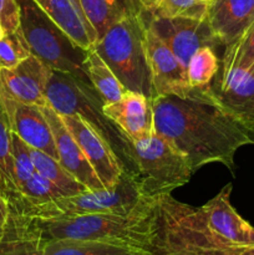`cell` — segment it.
I'll use <instances>...</instances> for the list:
<instances>
[{
	"label": "cell",
	"instance_id": "26",
	"mask_svg": "<svg viewBox=\"0 0 254 255\" xmlns=\"http://www.w3.org/2000/svg\"><path fill=\"white\" fill-rule=\"evenodd\" d=\"M11 138L12 131L9 115L0 97V191L4 196L15 192L12 179Z\"/></svg>",
	"mask_w": 254,
	"mask_h": 255
},
{
	"label": "cell",
	"instance_id": "17",
	"mask_svg": "<svg viewBox=\"0 0 254 255\" xmlns=\"http://www.w3.org/2000/svg\"><path fill=\"white\" fill-rule=\"evenodd\" d=\"M1 101L9 115L11 131L27 146L57 159L52 131L41 107L21 104L5 97H1Z\"/></svg>",
	"mask_w": 254,
	"mask_h": 255
},
{
	"label": "cell",
	"instance_id": "7",
	"mask_svg": "<svg viewBox=\"0 0 254 255\" xmlns=\"http://www.w3.org/2000/svg\"><path fill=\"white\" fill-rule=\"evenodd\" d=\"M46 99L49 106L57 114L79 116L90 122L109 141L126 166L127 138L105 116L102 112L105 102L91 85L69 72L51 69Z\"/></svg>",
	"mask_w": 254,
	"mask_h": 255
},
{
	"label": "cell",
	"instance_id": "21",
	"mask_svg": "<svg viewBox=\"0 0 254 255\" xmlns=\"http://www.w3.org/2000/svg\"><path fill=\"white\" fill-rule=\"evenodd\" d=\"M45 255H152L148 249L96 241L54 239L49 241Z\"/></svg>",
	"mask_w": 254,
	"mask_h": 255
},
{
	"label": "cell",
	"instance_id": "5",
	"mask_svg": "<svg viewBox=\"0 0 254 255\" xmlns=\"http://www.w3.org/2000/svg\"><path fill=\"white\" fill-rule=\"evenodd\" d=\"M126 159L127 169L136 174L143 194L151 198L171 194L193 174L186 156L157 132L138 142L127 139Z\"/></svg>",
	"mask_w": 254,
	"mask_h": 255
},
{
	"label": "cell",
	"instance_id": "12",
	"mask_svg": "<svg viewBox=\"0 0 254 255\" xmlns=\"http://www.w3.org/2000/svg\"><path fill=\"white\" fill-rule=\"evenodd\" d=\"M51 69L34 55L12 69H0V96L21 104L47 106L46 87Z\"/></svg>",
	"mask_w": 254,
	"mask_h": 255
},
{
	"label": "cell",
	"instance_id": "32",
	"mask_svg": "<svg viewBox=\"0 0 254 255\" xmlns=\"http://www.w3.org/2000/svg\"><path fill=\"white\" fill-rule=\"evenodd\" d=\"M132 7L137 11H144L147 14H153L162 2V0H129Z\"/></svg>",
	"mask_w": 254,
	"mask_h": 255
},
{
	"label": "cell",
	"instance_id": "27",
	"mask_svg": "<svg viewBox=\"0 0 254 255\" xmlns=\"http://www.w3.org/2000/svg\"><path fill=\"white\" fill-rule=\"evenodd\" d=\"M252 65H254V24L226 46L221 69H249Z\"/></svg>",
	"mask_w": 254,
	"mask_h": 255
},
{
	"label": "cell",
	"instance_id": "31",
	"mask_svg": "<svg viewBox=\"0 0 254 255\" xmlns=\"http://www.w3.org/2000/svg\"><path fill=\"white\" fill-rule=\"evenodd\" d=\"M0 22L6 32L19 29V6L16 0H0Z\"/></svg>",
	"mask_w": 254,
	"mask_h": 255
},
{
	"label": "cell",
	"instance_id": "1",
	"mask_svg": "<svg viewBox=\"0 0 254 255\" xmlns=\"http://www.w3.org/2000/svg\"><path fill=\"white\" fill-rule=\"evenodd\" d=\"M152 107L156 132L186 156L193 173L217 162L233 172L237 151L254 144V134L221 104L211 84L192 87L183 99L154 97Z\"/></svg>",
	"mask_w": 254,
	"mask_h": 255
},
{
	"label": "cell",
	"instance_id": "34",
	"mask_svg": "<svg viewBox=\"0 0 254 255\" xmlns=\"http://www.w3.org/2000/svg\"><path fill=\"white\" fill-rule=\"evenodd\" d=\"M223 251L227 255H254V246L253 247H229L223 244Z\"/></svg>",
	"mask_w": 254,
	"mask_h": 255
},
{
	"label": "cell",
	"instance_id": "15",
	"mask_svg": "<svg viewBox=\"0 0 254 255\" xmlns=\"http://www.w3.org/2000/svg\"><path fill=\"white\" fill-rule=\"evenodd\" d=\"M221 104L254 134V65L249 69H222L211 85Z\"/></svg>",
	"mask_w": 254,
	"mask_h": 255
},
{
	"label": "cell",
	"instance_id": "22",
	"mask_svg": "<svg viewBox=\"0 0 254 255\" xmlns=\"http://www.w3.org/2000/svg\"><path fill=\"white\" fill-rule=\"evenodd\" d=\"M85 71L90 84L96 90L105 104L116 102L127 91L111 67L106 64V61L100 56L94 47L87 50Z\"/></svg>",
	"mask_w": 254,
	"mask_h": 255
},
{
	"label": "cell",
	"instance_id": "4",
	"mask_svg": "<svg viewBox=\"0 0 254 255\" xmlns=\"http://www.w3.org/2000/svg\"><path fill=\"white\" fill-rule=\"evenodd\" d=\"M148 15L129 11L100 37L94 49L111 67L125 89L153 99L146 47Z\"/></svg>",
	"mask_w": 254,
	"mask_h": 255
},
{
	"label": "cell",
	"instance_id": "29",
	"mask_svg": "<svg viewBox=\"0 0 254 255\" xmlns=\"http://www.w3.org/2000/svg\"><path fill=\"white\" fill-rule=\"evenodd\" d=\"M31 55L20 29L6 32L0 40V69H12Z\"/></svg>",
	"mask_w": 254,
	"mask_h": 255
},
{
	"label": "cell",
	"instance_id": "37",
	"mask_svg": "<svg viewBox=\"0 0 254 255\" xmlns=\"http://www.w3.org/2000/svg\"><path fill=\"white\" fill-rule=\"evenodd\" d=\"M208 1H211V0H208Z\"/></svg>",
	"mask_w": 254,
	"mask_h": 255
},
{
	"label": "cell",
	"instance_id": "10",
	"mask_svg": "<svg viewBox=\"0 0 254 255\" xmlns=\"http://www.w3.org/2000/svg\"><path fill=\"white\" fill-rule=\"evenodd\" d=\"M232 184L199 208L207 228L214 238L229 247H253L254 227L246 221L231 203Z\"/></svg>",
	"mask_w": 254,
	"mask_h": 255
},
{
	"label": "cell",
	"instance_id": "6",
	"mask_svg": "<svg viewBox=\"0 0 254 255\" xmlns=\"http://www.w3.org/2000/svg\"><path fill=\"white\" fill-rule=\"evenodd\" d=\"M16 2L19 29L31 55L50 69L69 72L90 84L85 71L87 50L75 44L35 0H16Z\"/></svg>",
	"mask_w": 254,
	"mask_h": 255
},
{
	"label": "cell",
	"instance_id": "23",
	"mask_svg": "<svg viewBox=\"0 0 254 255\" xmlns=\"http://www.w3.org/2000/svg\"><path fill=\"white\" fill-rule=\"evenodd\" d=\"M79 2L99 39L131 11L127 0H79Z\"/></svg>",
	"mask_w": 254,
	"mask_h": 255
},
{
	"label": "cell",
	"instance_id": "35",
	"mask_svg": "<svg viewBox=\"0 0 254 255\" xmlns=\"http://www.w3.org/2000/svg\"><path fill=\"white\" fill-rule=\"evenodd\" d=\"M5 34H6V31H5L4 26H2V24H1V22H0V40H1L2 37L5 36Z\"/></svg>",
	"mask_w": 254,
	"mask_h": 255
},
{
	"label": "cell",
	"instance_id": "36",
	"mask_svg": "<svg viewBox=\"0 0 254 255\" xmlns=\"http://www.w3.org/2000/svg\"><path fill=\"white\" fill-rule=\"evenodd\" d=\"M254 24V9H253V14H252V17H251V21H249V24H248V26H247V29H248L249 26H252V25ZM244 31H246V30H244Z\"/></svg>",
	"mask_w": 254,
	"mask_h": 255
},
{
	"label": "cell",
	"instance_id": "9",
	"mask_svg": "<svg viewBox=\"0 0 254 255\" xmlns=\"http://www.w3.org/2000/svg\"><path fill=\"white\" fill-rule=\"evenodd\" d=\"M61 119L81 147L105 188L114 187L127 168L109 141L81 117L61 115Z\"/></svg>",
	"mask_w": 254,
	"mask_h": 255
},
{
	"label": "cell",
	"instance_id": "33",
	"mask_svg": "<svg viewBox=\"0 0 254 255\" xmlns=\"http://www.w3.org/2000/svg\"><path fill=\"white\" fill-rule=\"evenodd\" d=\"M10 207L7 198L4 196L1 191H0V234H1L2 229H4L5 223L7 221V217H9Z\"/></svg>",
	"mask_w": 254,
	"mask_h": 255
},
{
	"label": "cell",
	"instance_id": "25",
	"mask_svg": "<svg viewBox=\"0 0 254 255\" xmlns=\"http://www.w3.org/2000/svg\"><path fill=\"white\" fill-rule=\"evenodd\" d=\"M219 60L212 46L197 50L189 59L186 74L191 87H204L212 82L219 71Z\"/></svg>",
	"mask_w": 254,
	"mask_h": 255
},
{
	"label": "cell",
	"instance_id": "3",
	"mask_svg": "<svg viewBox=\"0 0 254 255\" xmlns=\"http://www.w3.org/2000/svg\"><path fill=\"white\" fill-rule=\"evenodd\" d=\"M148 249L152 255H227L223 244L207 228L199 208L176 201L171 194L157 198Z\"/></svg>",
	"mask_w": 254,
	"mask_h": 255
},
{
	"label": "cell",
	"instance_id": "2",
	"mask_svg": "<svg viewBox=\"0 0 254 255\" xmlns=\"http://www.w3.org/2000/svg\"><path fill=\"white\" fill-rule=\"evenodd\" d=\"M157 198L147 199L132 213L125 216L111 213L82 214L37 221L47 241L75 239L109 242L148 249Z\"/></svg>",
	"mask_w": 254,
	"mask_h": 255
},
{
	"label": "cell",
	"instance_id": "30",
	"mask_svg": "<svg viewBox=\"0 0 254 255\" xmlns=\"http://www.w3.org/2000/svg\"><path fill=\"white\" fill-rule=\"evenodd\" d=\"M11 156L12 179L15 191H17L36 172V169L30 154V147L14 132L11 138Z\"/></svg>",
	"mask_w": 254,
	"mask_h": 255
},
{
	"label": "cell",
	"instance_id": "11",
	"mask_svg": "<svg viewBox=\"0 0 254 255\" xmlns=\"http://www.w3.org/2000/svg\"><path fill=\"white\" fill-rule=\"evenodd\" d=\"M146 47L153 99L162 96L186 97L192 89L187 81L186 69L148 22L146 27Z\"/></svg>",
	"mask_w": 254,
	"mask_h": 255
},
{
	"label": "cell",
	"instance_id": "18",
	"mask_svg": "<svg viewBox=\"0 0 254 255\" xmlns=\"http://www.w3.org/2000/svg\"><path fill=\"white\" fill-rule=\"evenodd\" d=\"M47 243L37 219L10 209L0 234V255H45Z\"/></svg>",
	"mask_w": 254,
	"mask_h": 255
},
{
	"label": "cell",
	"instance_id": "19",
	"mask_svg": "<svg viewBox=\"0 0 254 255\" xmlns=\"http://www.w3.org/2000/svg\"><path fill=\"white\" fill-rule=\"evenodd\" d=\"M254 0H211L207 21L219 45L228 46L251 21Z\"/></svg>",
	"mask_w": 254,
	"mask_h": 255
},
{
	"label": "cell",
	"instance_id": "14",
	"mask_svg": "<svg viewBox=\"0 0 254 255\" xmlns=\"http://www.w3.org/2000/svg\"><path fill=\"white\" fill-rule=\"evenodd\" d=\"M105 116L129 142H138L156 132L152 100L146 95L127 90L120 100L102 107Z\"/></svg>",
	"mask_w": 254,
	"mask_h": 255
},
{
	"label": "cell",
	"instance_id": "24",
	"mask_svg": "<svg viewBox=\"0 0 254 255\" xmlns=\"http://www.w3.org/2000/svg\"><path fill=\"white\" fill-rule=\"evenodd\" d=\"M30 147V146H29ZM30 154H31L32 162H34L35 169L41 176L49 179L55 184L65 196H74V194L81 193L86 191L84 186L72 177L64 167L60 164L57 159L52 158L49 154L30 147Z\"/></svg>",
	"mask_w": 254,
	"mask_h": 255
},
{
	"label": "cell",
	"instance_id": "13",
	"mask_svg": "<svg viewBox=\"0 0 254 255\" xmlns=\"http://www.w3.org/2000/svg\"><path fill=\"white\" fill-rule=\"evenodd\" d=\"M148 24L168 45L184 69L197 50L219 45L207 19H166L148 14Z\"/></svg>",
	"mask_w": 254,
	"mask_h": 255
},
{
	"label": "cell",
	"instance_id": "28",
	"mask_svg": "<svg viewBox=\"0 0 254 255\" xmlns=\"http://www.w3.org/2000/svg\"><path fill=\"white\" fill-rule=\"evenodd\" d=\"M209 2L208 0H162L152 15L166 19L206 20Z\"/></svg>",
	"mask_w": 254,
	"mask_h": 255
},
{
	"label": "cell",
	"instance_id": "20",
	"mask_svg": "<svg viewBox=\"0 0 254 255\" xmlns=\"http://www.w3.org/2000/svg\"><path fill=\"white\" fill-rule=\"evenodd\" d=\"M39 6L69 35L81 49L95 46L97 32L84 14L79 0H35Z\"/></svg>",
	"mask_w": 254,
	"mask_h": 255
},
{
	"label": "cell",
	"instance_id": "8",
	"mask_svg": "<svg viewBox=\"0 0 254 255\" xmlns=\"http://www.w3.org/2000/svg\"><path fill=\"white\" fill-rule=\"evenodd\" d=\"M151 197H146L136 174L129 169L122 173L119 182L110 188L86 191L74 196L59 197L40 207L32 218L40 221L82 216V214H129Z\"/></svg>",
	"mask_w": 254,
	"mask_h": 255
},
{
	"label": "cell",
	"instance_id": "16",
	"mask_svg": "<svg viewBox=\"0 0 254 255\" xmlns=\"http://www.w3.org/2000/svg\"><path fill=\"white\" fill-rule=\"evenodd\" d=\"M41 110L52 131L57 152V161L60 162V164L89 191L105 188L91 164L87 161L81 147L62 121L61 115L57 114L49 105L41 107Z\"/></svg>",
	"mask_w": 254,
	"mask_h": 255
}]
</instances>
